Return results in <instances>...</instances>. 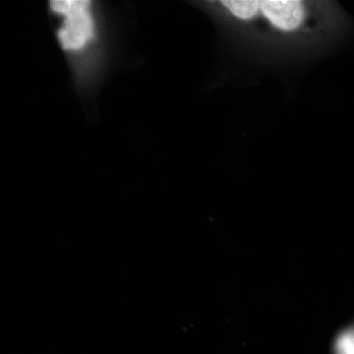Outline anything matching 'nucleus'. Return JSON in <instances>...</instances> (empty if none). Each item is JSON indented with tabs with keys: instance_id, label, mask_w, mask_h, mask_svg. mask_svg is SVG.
Here are the masks:
<instances>
[{
	"instance_id": "obj_3",
	"label": "nucleus",
	"mask_w": 354,
	"mask_h": 354,
	"mask_svg": "<svg viewBox=\"0 0 354 354\" xmlns=\"http://www.w3.org/2000/svg\"><path fill=\"white\" fill-rule=\"evenodd\" d=\"M334 354H354V318L335 335Z\"/></svg>"
},
{
	"instance_id": "obj_1",
	"label": "nucleus",
	"mask_w": 354,
	"mask_h": 354,
	"mask_svg": "<svg viewBox=\"0 0 354 354\" xmlns=\"http://www.w3.org/2000/svg\"><path fill=\"white\" fill-rule=\"evenodd\" d=\"M208 6L234 44L263 62L320 57L353 27L329 0H218Z\"/></svg>"
},
{
	"instance_id": "obj_2",
	"label": "nucleus",
	"mask_w": 354,
	"mask_h": 354,
	"mask_svg": "<svg viewBox=\"0 0 354 354\" xmlns=\"http://www.w3.org/2000/svg\"><path fill=\"white\" fill-rule=\"evenodd\" d=\"M87 0H55L50 8L62 18L58 31L60 46L66 51H80L95 37V21Z\"/></svg>"
}]
</instances>
